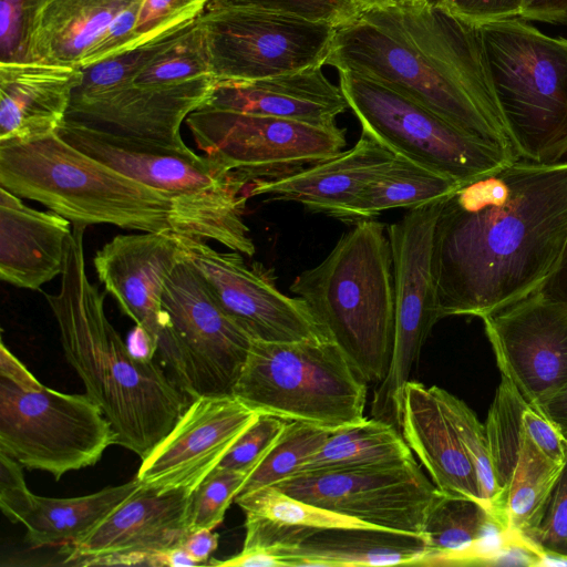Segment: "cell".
<instances>
[{
	"mask_svg": "<svg viewBox=\"0 0 567 567\" xmlns=\"http://www.w3.org/2000/svg\"><path fill=\"white\" fill-rule=\"evenodd\" d=\"M566 239L567 162L517 159L460 185L436 224L441 319H482L538 291Z\"/></svg>",
	"mask_w": 567,
	"mask_h": 567,
	"instance_id": "cell-1",
	"label": "cell"
},
{
	"mask_svg": "<svg viewBox=\"0 0 567 567\" xmlns=\"http://www.w3.org/2000/svg\"><path fill=\"white\" fill-rule=\"evenodd\" d=\"M326 65L383 83L465 132L515 153L478 25L443 7L421 2L363 10L337 29Z\"/></svg>",
	"mask_w": 567,
	"mask_h": 567,
	"instance_id": "cell-2",
	"label": "cell"
},
{
	"mask_svg": "<svg viewBox=\"0 0 567 567\" xmlns=\"http://www.w3.org/2000/svg\"><path fill=\"white\" fill-rule=\"evenodd\" d=\"M73 225L56 293H44L69 364L111 423L115 445L141 460L169 433L190 398L154 359L135 357L110 322L86 274L84 231Z\"/></svg>",
	"mask_w": 567,
	"mask_h": 567,
	"instance_id": "cell-3",
	"label": "cell"
},
{
	"mask_svg": "<svg viewBox=\"0 0 567 567\" xmlns=\"http://www.w3.org/2000/svg\"><path fill=\"white\" fill-rule=\"evenodd\" d=\"M56 133L87 155L167 195L175 234L215 240L248 257L255 254L244 219L248 182L237 174L188 146L126 135L68 117Z\"/></svg>",
	"mask_w": 567,
	"mask_h": 567,
	"instance_id": "cell-4",
	"label": "cell"
},
{
	"mask_svg": "<svg viewBox=\"0 0 567 567\" xmlns=\"http://www.w3.org/2000/svg\"><path fill=\"white\" fill-rule=\"evenodd\" d=\"M358 374L379 384L394 340V289L385 224L362 219L290 286Z\"/></svg>",
	"mask_w": 567,
	"mask_h": 567,
	"instance_id": "cell-5",
	"label": "cell"
},
{
	"mask_svg": "<svg viewBox=\"0 0 567 567\" xmlns=\"http://www.w3.org/2000/svg\"><path fill=\"white\" fill-rule=\"evenodd\" d=\"M0 187L44 205L73 225L173 231L167 195L87 155L56 132L0 146Z\"/></svg>",
	"mask_w": 567,
	"mask_h": 567,
	"instance_id": "cell-6",
	"label": "cell"
},
{
	"mask_svg": "<svg viewBox=\"0 0 567 567\" xmlns=\"http://www.w3.org/2000/svg\"><path fill=\"white\" fill-rule=\"evenodd\" d=\"M502 122L518 158L567 154V39L520 18L478 25Z\"/></svg>",
	"mask_w": 567,
	"mask_h": 567,
	"instance_id": "cell-7",
	"label": "cell"
},
{
	"mask_svg": "<svg viewBox=\"0 0 567 567\" xmlns=\"http://www.w3.org/2000/svg\"><path fill=\"white\" fill-rule=\"evenodd\" d=\"M115 445L111 423L87 394L43 385L0 346V451L56 481L96 464Z\"/></svg>",
	"mask_w": 567,
	"mask_h": 567,
	"instance_id": "cell-8",
	"label": "cell"
},
{
	"mask_svg": "<svg viewBox=\"0 0 567 567\" xmlns=\"http://www.w3.org/2000/svg\"><path fill=\"white\" fill-rule=\"evenodd\" d=\"M367 384L330 339L252 340L233 394L258 413L333 432L365 419Z\"/></svg>",
	"mask_w": 567,
	"mask_h": 567,
	"instance_id": "cell-9",
	"label": "cell"
},
{
	"mask_svg": "<svg viewBox=\"0 0 567 567\" xmlns=\"http://www.w3.org/2000/svg\"><path fill=\"white\" fill-rule=\"evenodd\" d=\"M339 86L363 134L461 185L519 159L373 79L340 71Z\"/></svg>",
	"mask_w": 567,
	"mask_h": 567,
	"instance_id": "cell-10",
	"label": "cell"
},
{
	"mask_svg": "<svg viewBox=\"0 0 567 567\" xmlns=\"http://www.w3.org/2000/svg\"><path fill=\"white\" fill-rule=\"evenodd\" d=\"M162 321L156 354L190 400L233 394L252 338L223 310L187 258L165 284Z\"/></svg>",
	"mask_w": 567,
	"mask_h": 567,
	"instance_id": "cell-11",
	"label": "cell"
},
{
	"mask_svg": "<svg viewBox=\"0 0 567 567\" xmlns=\"http://www.w3.org/2000/svg\"><path fill=\"white\" fill-rule=\"evenodd\" d=\"M197 19L217 82L323 66L337 32L328 23L257 8L206 9Z\"/></svg>",
	"mask_w": 567,
	"mask_h": 567,
	"instance_id": "cell-12",
	"label": "cell"
},
{
	"mask_svg": "<svg viewBox=\"0 0 567 567\" xmlns=\"http://www.w3.org/2000/svg\"><path fill=\"white\" fill-rule=\"evenodd\" d=\"M442 202L408 209L401 219L386 226L392 255L394 340L388 372L374 391L372 415L393 424L395 398L410 380L424 342L441 319L434 245Z\"/></svg>",
	"mask_w": 567,
	"mask_h": 567,
	"instance_id": "cell-13",
	"label": "cell"
},
{
	"mask_svg": "<svg viewBox=\"0 0 567 567\" xmlns=\"http://www.w3.org/2000/svg\"><path fill=\"white\" fill-rule=\"evenodd\" d=\"M185 122L205 156L248 184L332 157L347 145L344 130L336 123L321 125L204 106Z\"/></svg>",
	"mask_w": 567,
	"mask_h": 567,
	"instance_id": "cell-14",
	"label": "cell"
},
{
	"mask_svg": "<svg viewBox=\"0 0 567 567\" xmlns=\"http://www.w3.org/2000/svg\"><path fill=\"white\" fill-rule=\"evenodd\" d=\"M282 492L363 523L424 535L441 492L414 457L393 465L307 472L272 485Z\"/></svg>",
	"mask_w": 567,
	"mask_h": 567,
	"instance_id": "cell-15",
	"label": "cell"
},
{
	"mask_svg": "<svg viewBox=\"0 0 567 567\" xmlns=\"http://www.w3.org/2000/svg\"><path fill=\"white\" fill-rule=\"evenodd\" d=\"M181 237L187 259L218 305L252 340L286 343L329 339L302 299L277 288L272 269L259 261L247 264L238 251L220 252L205 240Z\"/></svg>",
	"mask_w": 567,
	"mask_h": 567,
	"instance_id": "cell-16",
	"label": "cell"
},
{
	"mask_svg": "<svg viewBox=\"0 0 567 567\" xmlns=\"http://www.w3.org/2000/svg\"><path fill=\"white\" fill-rule=\"evenodd\" d=\"M482 320L501 374L527 402L567 386V307L536 291Z\"/></svg>",
	"mask_w": 567,
	"mask_h": 567,
	"instance_id": "cell-17",
	"label": "cell"
},
{
	"mask_svg": "<svg viewBox=\"0 0 567 567\" xmlns=\"http://www.w3.org/2000/svg\"><path fill=\"white\" fill-rule=\"evenodd\" d=\"M258 415L234 394L193 399L169 433L142 460L135 477L159 491L193 493Z\"/></svg>",
	"mask_w": 567,
	"mask_h": 567,
	"instance_id": "cell-18",
	"label": "cell"
},
{
	"mask_svg": "<svg viewBox=\"0 0 567 567\" xmlns=\"http://www.w3.org/2000/svg\"><path fill=\"white\" fill-rule=\"evenodd\" d=\"M243 548L264 549L285 567L420 565L424 535L381 527H298L248 517Z\"/></svg>",
	"mask_w": 567,
	"mask_h": 567,
	"instance_id": "cell-19",
	"label": "cell"
},
{
	"mask_svg": "<svg viewBox=\"0 0 567 567\" xmlns=\"http://www.w3.org/2000/svg\"><path fill=\"white\" fill-rule=\"evenodd\" d=\"M528 404L502 375L484 423L508 529L524 537L540 522L563 465L546 456L528 435L523 423Z\"/></svg>",
	"mask_w": 567,
	"mask_h": 567,
	"instance_id": "cell-20",
	"label": "cell"
},
{
	"mask_svg": "<svg viewBox=\"0 0 567 567\" xmlns=\"http://www.w3.org/2000/svg\"><path fill=\"white\" fill-rule=\"evenodd\" d=\"M216 82L213 75L167 85L131 82L91 94L72 95L66 117L186 147L182 124L207 103Z\"/></svg>",
	"mask_w": 567,
	"mask_h": 567,
	"instance_id": "cell-21",
	"label": "cell"
},
{
	"mask_svg": "<svg viewBox=\"0 0 567 567\" xmlns=\"http://www.w3.org/2000/svg\"><path fill=\"white\" fill-rule=\"evenodd\" d=\"M186 258L179 235L155 231L113 237L96 251L93 265L122 312L157 343L165 284Z\"/></svg>",
	"mask_w": 567,
	"mask_h": 567,
	"instance_id": "cell-22",
	"label": "cell"
},
{
	"mask_svg": "<svg viewBox=\"0 0 567 567\" xmlns=\"http://www.w3.org/2000/svg\"><path fill=\"white\" fill-rule=\"evenodd\" d=\"M192 492L142 485L80 540L61 546L63 565L109 556L156 554L181 546Z\"/></svg>",
	"mask_w": 567,
	"mask_h": 567,
	"instance_id": "cell-23",
	"label": "cell"
},
{
	"mask_svg": "<svg viewBox=\"0 0 567 567\" xmlns=\"http://www.w3.org/2000/svg\"><path fill=\"white\" fill-rule=\"evenodd\" d=\"M395 155L362 133L360 140L341 153L295 172L256 179L246 188L247 198L295 202L313 213L339 218L342 210Z\"/></svg>",
	"mask_w": 567,
	"mask_h": 567,
	"instance_id": "cell-24",
	"label": "cell"
},
{
	"mask_svg": "<svg viewBox=\"0 0 567 567\" xmlns=\"http://www.w3.org/2000/svg\"><path fill=\"white\" fill-rule=\"evenodd\" d=\"M394 413L404 441L440 492L488 506L475 467L446 416L434 385L427 388L409 380L395 398Z\"/></svg>",
	"mask_w": 567,
	"mask_h": 567,
	"instance_id": "cell-25",
	"label": "cell"
},
{
	"mask_svg": "<svg viewBox=\"0 0 567 567\" xmlns=\"http://www.w3.org/2000/svg\"><path fill=\"white\" fill-rule=\"evenodd\" d=\"M81 80L82 69L76 65L0 63V146L55 133Z\"/></svg>",
	"mask_w": 567,
	"mask_h": 567,
	"instance_id": "cell-26",
	"label": "cell"
},
{
	"mask_svg": "<svg viewBox=\"0 0 567 567\" xmlns=\"http://www.w3.org/2000/svg\"><path fill=\"white\" fill-rule=\"evenodd\" d=\"M72 228L60 214L34 209L0 187V279L39 290L61 276Z\"/></svg>",
	"mask_w": 567,
	"mask_h": 567,
	"instance_id": "cell-27",
	"label": "cell"
},
{
	"mask_svg": "<svg viewBox=\"0 0 567 567\" xmlns=\"http://www.w3.org/2000/svg\"><path fill=\"white\" fill-rule=\"evenodd\" d=\"M321 68L252 81L216 82L204 107L333 124L349 104L340 86L333 84Z\"/></svg>",
	"mask_w": 567,
	"mask_h": 567,
	"instance_id": "cell-28",
	"label": "cell"
},
{
	"mask_svg": "<svg viewBox=\"0 0 567 567\" xmlns=\"http://www.w3.org/2000/svg\"><path fill=\"white\" fill-rule=\"evenodd\" d=\"M423 534L427 553L419 566H494L501 550L519 536L485 504L442 492L427 514Z\"/></svg>",
	"mask_w": 567,
	"mask_h": 567,
	"instance_id": "cell-29",
	"label": "cell"
},
{
	"mask_svg": "<svg viewBox=\"0 0 567 567\" xmlns=\"http://www.w3.org/2000/svg\"><path fill=\"white\" fill-rule=\"evenodd\" d=\"M136 0H43L30 47V61L80 66L103 30Z\"/></svg>",
	"mask_w": 567,
	"mask_h": 567,
	"instance_id": "cell-30",
	"label": "cell"
},
{
	"mask_svg": "<svg viewBox=\"0 0 567 567\" xmlns=\"http://www.w3.org/2000/svg\"><path fill=\"white\" fill-rule=\"evenodd\" d=\"M142 486L135 477L76 497H48L32 493L18 517L32 547L64 546L87 535Z\"/></svg>",
	"mask_w": 567,
	"mask_h": 567,
	"instance_id": "cell-31",
	"label": "cell"
},
{
	"mask_svg": "<svg viewBox=\"0 0 567 567\" xmlns=\"http://www.w3.org/2000/svg\"><path fill=\"white\" fill-rule=\"evenodd\" d=\"M460 185L425 166L395 155L391 164L365 185L338 219L357 223L390 209L415 208L444 199Z\"/></svg>",
	"mask_w": 567,
	"mask_h": 567,
	"instance_id": "cell-32",
	"label": "cell"
},
{
	"mask_svg": "<svg viewBox=\"0 0 567 567\" xmlns=\"http://www.w3.org/2000/svg\"><path fill=\"white\" fill-rule=\"evenodd\" d=\"M412 457L411 449L393 423L365 417L360 423L333 431L296 474L385 466Z\"/></svg>",
	"mask_w": 567,
	"mask_h": 567,
	"instance_id": "cell-33",
	"label": "cell"
},
{
	"mask_svg": "<svg viewBox=\"0 0 567 567\" xmlns=\"http://www.w3.org/2000/svg\"><path fill=\"white\" fill-rule=\"evenodd\" d=\"M332 431L298 421H289L277 442L250 473L240 494L272 486L293 474L324 444Z\"/></svg>",
	"mask_w": 567,
	"mask_h": 567,
	"instance_id": "cell-34",
	"label": "cell"
},
{
	"mask_svg": "<svg viewBox=\"0 0 567 567\" xmlns=\"http://www.w3.org/2000/svg\"><path fill=\"white\" fill-rule=\"evenodd\" d=\"M245 516L298 527H377L293 497L275 486L237 495Z\"/></svg>",
	"mask_w": 567,
	"mask_h": 567,
	"instance_id": "cell-35",
	"label": "cell"
},
{
	"mask_svg": "<svg viewBox=\"0 0 567 567\" xmlns=\"http://www.w3.org/2000/svg\"><path fill=\"white\" fill-rule=\"evenodd\" d=\"M213 75L207 43L198 19L181 29L133 81L167 85Z\"/></svg>",
	"mask_w": 567,
	"mask_h": 567,
	"instance_id": "cell-36",
	"label": "cell"
},
{
	"mask_svg": "<svg viewBox=\"0 0 567 567\" xmlns=\"http://www.w3.org/2000/svg\"><path fill=\"white\" fill-rule=\"evenodd\" d=\"M434 391L475 467L485 502L507 525L484 424L464 401L436 385Z\"/></svg>",
	"mask_w": 567,
	"mask_h": 567,
	"instance_id": "cell-37",
	"label": "cell"
},
{
	"mask_svg": "<svg viewBox=\"0 0 567 567\" xmlns=\"http://www.w3.org/2000/svg\"><path fill=\"white\" fill-rule=\"evenodd\" d=\"M249 472L214 468L194 489L187 511L188 532L214 529L240 492Z\"/></svg>",
	"mask_w": 567,
	"mask_h": 567,
	"instance_id": "cell-38",
	"label": "cell"
},
{
	"mask_svg": "<svg viewBox=\"0 0 567 567\" xmlns=\"http://www.w3.org/2000/svg\"><path fill=\"white\" fill-rule=\"evenodd\" d=\"M181 29L104 61L81 68L82 80L72 95L91 94L133 82Z\"/></svg>",
	"mask_w": 567,
	"mask_h": 567,
	"instance_id": "cell-39",
	"label": "cell"
},
{
	"mask_svg": "<svg viewBox=\"0 0 567 567\" xmlns=\"http://www.w3.org/2000/svg\"><path fill=\"white\" fill-rule=\"evenodd\" d=\"M233 7L276 11L337 29L354 21L363 11L355 0H209L206 9Z\"/></svg>",
	"mask_w": 567,
	"mask_h": 567,
	"instance_id": "cell-40",
	"label": "cell"
},
{
	"mask_svg": "<svg viewBox=\"0 0 567 567\" xmlns=\"http://www.w3.org/2000/svg\"><path fill=\"white\" fill-rule=\"evenodd\" d=\"M209 0H141L134 48L151 42L196 20Z\"/></svg>",
	"mask_w": 567,
	"mask_h": 567,
	"instance_id": "cell-41",
	"label": "cell"
},
{
	"mask_svg": "<svg viewBox=\"0 0 567 567\" xmlns=\"http://www.w3.org/2000/svg\"><path fill=\"white\" fill-rule=\"evenodd\" d=\"M43 0H0V63L30 61V47Z\"/></svg>",
	"mask_w": 567,
	"mask_h": 567,
	"instance_id": "cell-42",
	"label": "cell"
},
{
	"mask_svg": "<svg viewBox=\"0 0 567 567\" xmlns=\"http://www.w3.org/2000/svg\"><path fill=\"white\" fill-rule=\"evenodd\" d=\"M289 421L259 413L218 464V467L251 473L267 455Z\"/></svg>",
	"mask_w": 567,
	"mask_h": 567,
	"instance_id": "cell-43",
	"label": "cell"
},
{
	"mask_svg": "<svg viewBox=\"0 0 567 567\" xmlns=\"http://www.w3.org/2000/svg\"><path fill=\"white\" fill-rule=\"evenodd\" d=\"M540 553L567 555V456L537 527L525 537Z\"/></svg>",
	"mask_w": 567,
	"mask_h": 567,
	"instance_id": "cell-44",
	"label": "cell"
},
{
	"mask_svg": "<svg viewBox=\"0 0 567 567\" xmlns=\"http://www.w3.org/2000/svg\"><path fill=\"white\" fill-rule=\"evenodd\" d=\"M141 0L122 11L85 52L80 68L104 61L134 49L135 24Z\"/></svg>",
	"mask_w": 567,
	"mask_h": 567,
	"instance_id": "cell-45",
	"label": "cell"
},
{
	"mask_svg": "<svg viewBox=\"0 0 567 567\" xmlns=\"http://www.w3.org/2000/svg\"><path fill=\"white\" fill-rule=\"evenodd\" d=\"M22 467L16 460L0 451V507L12 523H17L32 494L27 487Z\"/></svg>",
	"mask_w": 567,
	"mask_h": 567,
	"instance_id": "cell-46",
	"label": "cell"
},
{
	"mask_svg": "<svg viewBox=\"0 0 567 567\" xmlns=\"http://www.w3.org/2000/svg\"><path fill=\"white\" fill-rule=\"evenodd\" d=\"M523 423L530 439L545 455L561 465L567 456V437L559 429L530 403L524 410Z\"/></svg>",
	"mask_w": 567,
	"mask_h": 567,
	"instance_id": "cell-47",
	"label": "cell"
},
{
	"mask_svg": "<svg viewBox=\"0 0 567 567\" xmlns=\"http://www.w3.org/2000/svg\"><path fill=\"white\" fill-rule=\"evenodd\" d=\"M522 0H446L443 8L458 18L480 25L518 18Z\"/></svg>",
	"mask_w": 567,
	"mask_h": 567,
	"instance_id": "cell-48",
	"label": "cell"
},
{
	"mask_svg": "<svg viewBox=\"0 0 567 567\" xmlns=\"http://www.w3.org/2000/svg\"><path fill=\"white\" fill-rule=\"evenodd\" d=\"M518 18L567 25V0H522Z\"/></svg>",
	"mask_w": 567,
	"mask_h": 567,
	"instance_id": "cell-49",
	"label": "cell"
},
{
	"mask_svg": "<svg viewBox=\"0 0 567 567\" xmlns=\"http://www.w3.org/2000/svg\"><path fill=\"white\" fill-rule=\"evenodd\" d=\"M219 535L213 529L189 532L181 546L195 559L199 566L207 565L213 553L217 549Z\"/></svg>",
	"mask_w": 567,
	"mask_h": 567,
	"instance_id": "cell-50",
	"label": "cell"
},
{
	"mask_svg": "<svg viewBox=\"0 0 567 567\" xmlns=\"http://www.w3.org/2000/svg\"><path fill=\"white\" fill-rule=\"evenodd\" d=\"M538 291L567 307V239L554 270Z\"/></svg>",
	"mask_w": 567,
	"mask_h": 567,
	"instance_id": "cell-51",
	"label": "cell"
},
{
	"mask_svg": "<svg viewBox=\"0 0 567 567\" xmlns=\"http://www.w3.org/2000/svg\"><path fill=\"white\" fill-rule=\"evenodd\" d=\"M537 408L567 437V386Z\"/></svg>",
	"mask_w": 567,
	"mask_h": 567,
	"instance_id": "cell-52",
	"label": "cell"
},
{
	"mask_svg": "<svg viewBox=\"0 0 567 567\" xmlns=\"http://www.w3.org/2000/svg\"><path fill=\"white\" fill-rule=\"evenodd\" d=\"M126 343L130 351L140 359H154L157 352V343L144 329L137 326L128 334Z\"/></svg>",
	"mask_w": 567,
	"mask_h": 567,
	"instance_id": "cell-53",
	"label": "cell"
},
{
	"mask_svg": "<svg viewBox=\"0 0 567 567\" xmlns=\"http://www.w3.org/2000/svg\"><path fill=\"white\" fill-rule=\"evenodd\" d=\"M537 567H567V555L540 553Z\"/></svg>",
	"mask_w": 567,
	"mask_h": 567,
	"instance_id": "cell-54",
	"label": "cell"
},
{
	"mask_svg": "<svg viewBox=\"0 0 567 567\" xmlns=\"http://www.w3.org/2000/svg\"><path fill=\"white\" fill-rule=\"evenodd\" d=\"M363 10L373 8H385L394 4V0H355Z\"/></svg>",
	"mask_w": 567,
	"mask_h": 567,
	"instance_id": "cell-55",
	"label": "cell"
},
{
	"mask_svg": "<svg viewBox=\"0 0 567 567\" xmlns=\"http://www.w3.org/2000/svg\"><path fill=\"white\" fill-rule=\"evenodd\" d=\"M426 2V0H394V4L410 6Z\"/></svg>",
	"mask_w": 567,
	"mask_h": 567,
	"instance_id": "cell-56",
	"label": "cell"
},
{
	"mask_svg": "<svg viewBox=\"0 0 567 567\" xmlns=\"http://www.w3.org/2000/svg\"><path fill=\"white\" fill-rule=\"evenodd\" d=\"M426 2L431 6L443 7L446 0H426Z\"/></svg>",
	"mask_w": 567,
	"mask_h": 567,
	"instance_id": "cell-57",
	"label": "cell"
}]
</instances>
